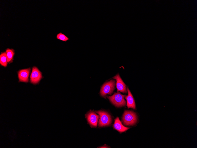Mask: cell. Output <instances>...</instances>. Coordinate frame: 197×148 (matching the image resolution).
<instances>
[{
    "mask_svg": "<svg viewBox=\"0 0 197 148\" xmlns=\"http://www.w3.org/2000/svg\"><path fill=\"white\" fill-rule=\"evenodd\" d=\"M137 117L134 112L125 110L123 115L122 121L125 126H133L137 121Z\"/></svg>",
    "mask_w": 197,
    "mask_h": 148,
    "instance_id": "1",
    "label": "cell"
},
{
    "mask_svg": "<svg viewBox=\"0 0 197 148\" xmlns=\"http://www.w3.org/2000/svg\"><path fill=\"white\" fill-rule=\"evenodd\" d=\"M126 95L121 94L120 92H115L111 96H107L110 101L115 106L117 107L124 106L126 102L124 99Z\"/></svg>",
    "mask_w": 197,
    "mask_h": 148,
    "instance_id": "2",
    "label": "cell"
},
{
    "mask_svg": "<svg viewBox=\"0 0 197 148\" xmlns=\"http://www.w3.org/2000/svg\"><path fill=\"white\" fill-rule=\"evenodd\" d=\"M99 115L98 126L99 127H103L109 126L111 123V116L107 112L102 110L96 111Z\"/></svg>",
    "mask_w": 197,
    "mask_h": 148,
    "instance_id": "3",
    "label": "cell"
},
{
    "mask_svg": "<svg viewBox=\"0 0 197 148\" xmlns=\"http://www.w3.org/2000/svg\"><path fill=\"white\" fill-rule=\"evenodd\" d=\"M115 81L111 80L105 83L101 89L100 94L102 97L107 94L111 95L115 88Z\"/></svg>",
    "mask_w": 197,
    "mask_h": 148,
    "instance_id": "4",
    "label": "cell"
},
{
    "mask_svg": "<svg viewBox=\"0 0 197 148\" xmlns=\"http://www.w3.org/2000/svg\"><path fill=\"white\" fill-rule=\"evenodd\" d=\"M42 77L41 72L37 68L34 66L32 68V70L30 76V81L31 83L35 84H38Z\"/></svg>",
    "mask_w": 197,
    "mask_h": 148,
    "instance_id": "5",
    "label": "cell"
},
{
    "mask_svg": "<svg viewBox=\"0 0 197 148\" xmlns=\"http://www.w3.org/2000/svg\"><path fill=\"white\" fill-rule=\"evenodd\" d=\"M86 117L91 127H97L98 120L100 117L99 116L96 114L94 112L91 111L87 114Z\"/></svg>",
    "mask_w": 197,
    "mask_h": 148,
    "instance_id": "6",
    "label": "cell"
},
{
    "mask_svg": "<svg viewBox=\"0 0 197 148\" xmlns=\"http://www.w3.org/2000/svg\"><path fill=\"white\" fill-rule=\"evenodd\" d=\"M30 68L22 69L18 71L19 82H28L29 81L28 77L30 72Z\"/></svg>",
    "mask_w": 197,
    "mask_h": 148,
    "instance_id": "7",
    "label": "cell"
},
{
    "mask_svg": "<svg viewBox=\"0 0 197 148\" xmlns=\"http://www.w3.org/2000/svg\"><path fill=\"white\" fill-rule=\"evenodd\" d=\"M113 78L116 80V85L117 92L120 91L124 93H127L126 85L121 78L119 75L117 74Z\"/></svg>",
    "mask_w": 197,
    "mask_h": 148,
    "instance_id": "8",
    "label": "cell"
},
{
    "mask_svg": "<svg viewBox=\"0 0 197 148\" xmlns=\"http://www.w3.org/2000/svg\"><path fill=\"white\" fill-rule=\"evenodd\" d=\"M127 89L128 95L125 97L127 101V105L128 108H131L134 109L136 105L134 99L128 88H127Z\"/></svg>",
    "mask_w": 197,
    "mask_h": 148,
    "instance_id": "9",
    "label": "cell"
},
{
    "mask_svg": "<svg viewBox=\"0 0 197 148\" xmlns=\"http://www.w3.org/2000/svg\"><path fill=\"white\" fill-rule=\"evenodd\" d=\"M114 128L120 133L126 131L129 128L126 127L122 124L121 121L118 117H117L115 119L114 123L113 125Z\"/></svg>",
    "mask_w": 197,
    "mask_h": 148,
    "instance_id": "10",
    "label": "cell"
},
{
    "mask_svg": "<svg viewBox=\"0 0 197 148\" xmlns=\"http://www.w3.org/2000/svg\"><path fill=\"white\" fill-rule=\"evenodd\" d=\"M7 63H10L13 62L15 54L14 50L13 49L8 48L6 49Z\"/></svg>",
    "mask_w": 197,
    "mask_h": 148,
    "instance_id": "11",
    "label": "cell"
},
{
    "mask_svg": "<svg viewBox=\"0 0 197 148\" xmlns=\"http://www.w3.org/2000/svg\"><path fill=\"white\" fill-rule=\"evenodd\" d=\"M7 57L6 52L1 53L0 55V64L1 66L6 67L7 65Z\"/></svg>",
    "mask_w": 197,
    "mask_h": 148,
    "instance_id": "12",
    "label": "cell"
},
{
    "mask_svg": "<svg viewBox=\"0 0 197 148\" xmlns=\"http://www.w3.org/2000/svg\"><path fill=\"white\" fill-rule=\"evenodd\" d=\"M56 38L57 39L64 42H66L70 39L67 36L61 32H60L57 34Z\"/></svg>",
    "mask_w": 197,
    "mask_h": 148,
    "instance_id": "13",
    "label": "cell"
}]
</instances>
